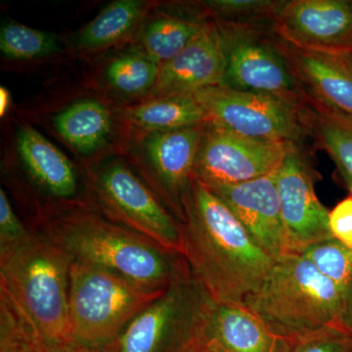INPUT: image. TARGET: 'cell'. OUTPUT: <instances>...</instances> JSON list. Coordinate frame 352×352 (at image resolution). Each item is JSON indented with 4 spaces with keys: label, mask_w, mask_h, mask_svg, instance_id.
Here are the masks:
<instances>
[{
    "label": "cell",
    "mask_w": 352,
    "mask_h": 352,
    "mask_svg": "<svg viewBox=\"0 0 352 352\" xmlns=\"http://www.w3.org/2000/svg\"><path fill=\"white\" fill-rule=\"evenodd\" d=\"M182 223V256L197 281L214 302L244 305L275 259L254 242L226 204L197 178Z\"/></svg>",
    "instance_id": "cell-1"
},
{
    "label": "cell",
    "mask_w": 352,
    "mask_h": 352,
    "mask_svg": "<svg viewBox=\"0 0 352 352\" xmlns=\"http://www.w3.org/2000/svg\"><path fill=\"white\" fill-rule=\"evenodd\" d=\"M36 232L75 263L108 271L146 291H164L191 273L182 254L87 208L55 215Z\"/></svg>",
    "instance_id": "cell-2"
},
{
    "label": "cell",
    "mask_w": 352,
    "mask_h": 352,
    "mask_svg": "<svg viewBox=\"0 0 352 352\" xmlns=\"http://www.w3.org/2000/svg\"><path fill=\"white\" fill-rule=\"evenodd\" d=\"M244 307L284 340L332 327L352 333L346 296L314 263L295 252L275 259Z\"/></svg>",
    "instance_id": "cell-3"
},
{
    "label": "cell",
    "mask_w": 352,
    "mask_h": 352,
    "mask_svg": "<svg viewBox=\"0 0 352 352\" xmlns=\"http://www.w3.org/2000/svg\"><path fill=\"white\" fill-rule=\"evenodd\" d=\"M71 256L41 232L0 256V291L12 300L44 346L71 344Z\"/></svg>",
    "instance_id": "cell-4"
},
{
    "label": "cell",
    "mask_w": 352,
    "mask_h": 352,
    "mask_svg": "<svg viewBox=\"0 0 352 352\" xmlns=\"http://www.w3.org/2000/svg\"><path fill=\"white\" fill-rule=\"evenodd\" d=\"M164 291H146L108 271L73 261L69 291L71 344L105 351Z\"/></svg>",
    "instance_id": "cell-5"
},
{
    "label": "cell",
    "mask_w": 352,
    "mask_h": 352,
    "mask_svg": "<svg viewBox=\"0 0 352 352\" xmlns=\"http://www.w3.org/2000/svg\"><path fill=\"white\" fill-rule=\"evenodd\" d=\"M214 302L192 272L139 314L105 352H200Z\"/></svg>",
    "instance_id": "cell-6"
},
{
    "label": "cell",
    "mask_w": 352,
    "mask_h": 352,
    "mask_svg": "<svg viewBox=\"0 0 352 352\" xmlns=\"http://www.w3.org/2000/svg\"><path fill=\"white\" fill-rule=\"evenodd\" d=\"M217 24L226 53L222 85L270 95L298 110L305 105L307 96L278 48L272 28Z\"/></svg>",
    "instance_id": "cell-7"
},
{
    "label": "cell",
    "mask_w": 352,
    "mask_h": 352,
    "mask_svg": "<svg viewBox=\"0 0 352 352\" xmlns=\"http://www.w3.org/2000/svg\"><path fill=\"white\" fill-rule=\"evenodd\" d=\"M94 187L106 219L182 254V222L129 166L109 164L95 176Z\"/></svg>",
    "instance_id": "cell-8"
},
{
    "label": "cell",
    "mask_w": 352,
    "mask_h": 352,
    "mask_svg": "<svg viewBox=\"0 0 352 352\" xmlns=\"http://www.w3.org/2000/svg\"><path fill=\"white\" fill-rule=\"evenodd\" d=\"M210 122L256 140L305 145L300 110L270 95L215 85L193 94Z\"/></svg>",
    "instance_id": "cell-9"
},
{
    "label": "cell",
    "mask_w": 352,
    "mask_h": 352,
    "mask_svg": "<svg viewBox=\"0 0 352 352\" xmlns=\"http://www.w3.org/2000/svg\"><path fill=\"white\" fill-rule=\"evenodd\" d=\"M291 145L245 138L208 122L197 157L195 178L207 186L258 179L279 168Z\"/></svg>",
    "instance_id": "cell-10"
},
{
    "label": "cell",
    "mask_w": 352,
    "mask_h": 352,
    "mask_svg": "<svg viewBox=\"0 0 352 352\" xmlns=\"http://www.w3.org/2000/svg\"><path fill=\"white\" fill-rule=\"evenodd\" d=\"M287 252L332 239L329 214L315 193V173L303 145L292 144L275 173Z\"/></svg>",
    "instance_id": "cell-11"
},
{
    "label": "cell",
    "mask_w": 352,
    "mask_h": 352,
    "mask_svg": "<svg viewBox=\"0 0 352 352\" xmlns=\"http://www.w3.org/2000/svg\"><path fill=\"white\" fill-rule=\"evenodd\" d=\"M273 32L302 50L352 53V0H285Z\"/></svg>",
    "instance_id": "cell-12"
},
{
    "label": "cell",
    "mask_w": 352,
    "mask_h": 352,
    "mask_svg": "<svg viewBox=\"0 0 352 352\" xmlns=\"http://www.w3.org/2000/svg\"><path fill=\"white\" fill-rule=\"evenodd\" d=\"M207 124L151 132L145 140L146 157L156 182L157 195L180 222L184 219Z\"/></svg>",
    "instance_id": "cell-13"
},
{
    "label": "cell",
    "mask_w": 352,
    "mask_h": 352,
    "mask_svg": "<svg viewBox=\"0 0 352 352\" xmlns=\"http://www.w3.org/2000/svg\"><path fill=\"white\" fill-rule=\"evenodd\" d=\"M226 69V45L221 30L215 21L207 19L189 45L161 66L150 96L193 95L205 88L223 85Z\"/></svg>",
    "instance_id": "cell-14"
},
{
    "label": "cell",
    "mask_w": 352,
    "mask_h": 352,
    "mask_svg": "<svg viewBox=\"0 0 352 352\" xmlns=\"http://www.w3.org/2000/svg\"><path fill=\"white\" fill-rule=\"evenodd\" d=\"M275 173L251 182L208 187L230 208L254 242L276 259L287 254V245Z\"/></svg>",
    "instance_id": "cell-15"
},
{
    "label": "cell",
    "mask_w": 352,
    "mask_h": 352,
    "mask_svg": "<svg viewBox=\"0 0 352 352\" xmlns=\"http://www.w3.org/2000/svg\"><path fill=\"white\" fill-rule=\"evenodd\" d=\"M275 41L307 98L352 119V53L302 50L276 34Z\"/></svg>",
    "instance_id": "cell-16"
},
{
    "label": "cell",
    "mask_w": 352,
    "mask_h": 352,
    "mask_svg": "<svg viewBox=\"0 0 352 352\" xmlns=\"http://www.w3.org/2000/svg\"><path fill=\"white\" fill-rule=\"evenodd\" d=\"M285 342L244 305L214 300L201 331L200 352H280Z\"/></svg>",
    "instance_id": "cell-17"
},
{
    "label": "cell",
    "mask_w": 352,
    "mask_h": 352,
    "mask_svg": "<svg viewBox=\"0 0 352 352\" xmlns=\"http://www.w3.org/2000/svg\"><path fill=\"white\" fill-rule=\"evenodd\" d=\"M17 149L32 182L44 194L62 203L75 199L78 192L75 166L56 146L25 124L18 129Z\"/></svg>",
    "instance_id": "cell-18"
},
{
    "label": "cell",
    "mask_w": 352,
    "mask_h": 352,
    "mask_svg": "<svg viewBox=\"0 0 352 352\" xmlns=\"http://www.w3.org/2000/svg\"><path fill=\"white\" fill-rule=\"evenodd\" d=\"M307 136L328 153L352 194V119L307 99L300 109Z\"/></svg>",
    "instance_id": "cell-19"
},
{
    "label": "cell",
    "mask_w": 352,
    "mask_h": 352,
    "mask_svg": "<svg viewBox=\"0 0 352 352\" xmlns=\"http://www.w3.org/2000/svg\"><path fill=\"white\" fill-rule=\"evenodd\" d=\"M53 124L66 142L85 155L100 148L112 131L108 108L94 99L72 104L55 116Z\"/></svg>",
    "instance_id": "cell-20"
},
{
    "label": "cell",
    "mask_w": 352,
    "mask_h": 352,
    "mask_svg": "<svg viewBox=\"0 0 352 352\" xmlns=\"http://www.w3.org/2000/svg\"><path fill=\"white\" fill-rule=\"evenodd\" d=\"M124 115L134 126L150 132L175 131L210 122L193 95L151 98L127 109Z\"/></svg>",
    "instance_id": "cell-21"
},
{
    "label": "cell",
    "mask_w": 352,
    "mask_h": 352,
    "mask_svg": "<svg viewBox=\"0 0 352 352\" xmlns=\"http://www.w3.org/2000/svg\"><path fill=\"white\" fill-rule=\"evenodd\" d=\"M144 13L138 0H118L106 6L78 34L76 43L83 50H100L129 36Z\"/></svg>",
    "instance_id": "cell-22"
},
{
    "label": "cell",
    "mask_w": 352,
    "mask_h": 352,
    "mask_svg": "<svg viewBox=\"0 0 352 352\" xmlns=\"http://www.w3.org/2000/svg\"><path fill=\"white\" fill-rule=\"evenodd\" d=\"M205 20L162 16L147 24L141 34L146 56L160 66L179 55L201 31Z\"/></svg>",
    "instance_id": "cell-23"
},
{
    "label": "cell",
    "mask_w": 352,
    "mask_h": 352,
    "mask_svg": "<svg viewBox=\"0 0 352 352\" xmlns=\"http://www.w3.org/2000/svg\"><path fill=\"white\" fill-rule=\"evenodd\" d=\"M285 0H207L201 6L217 23L272 28Z\"/></svg>",
    "instance_id": "cell-24"
},
{
    "label": "cell",
    "mask_w": 352,
    "mask_h": 352,
    "mask_svg": "<svg viewBox=\"0 0 352 352\" xmlns=\"http://www.w3.org/2000/svg\"><path fill=\"white\" fill-rule=\"evenodd\" d=\"M160 69L161 66L144 53H126L108 65L106 78L111 87L120 94H144L156 85Z\"/></svg>",
    "instance_id": "cell-25"
},
{
    "label": "cell",
    "mask_w": 352,
    "mask_h": 352,
    "mask_svg": "<svg viewBox=\"0 0 352 352\" xmlns=\"http://www.w3.org/2000/svg\"><path fill=\"white\" fill-rule=\"evenodd\" d=\"M0 51L7 59L24 61L59 52V41L50 32L10 21L0 30Z\"/></svg>",
    "instance_id": "cell-26"
},
{
    "label": "cell",
    "mask_w": 352,
    "mask_h": 352,
    "mask_svg": "<svg viewBox=\"0 0 352 352\" xmlns=\"http://www.w3.org/2000/svg\"><path fill=\"white\" fill-rule=\"evenodd\" d=\"M280 352H352V333L332 327L298 339L286 340Z\"/></svg>",
    "instance_id": "cell-27"
},
{
    "label": "cell",
    "mask_w": 352,
    "mask_h": 352,
    "mask_svg": "<svg viewBox=\"0 0 352 352\" xmlns=\"http://www.w3.org/2000/svg\"><path fill=\"white\" fill-rule=\"evenodd\" d=\"M32 234L31 229L16 214L10 199L0 188V256H6L25 244Z\"/></svg>",
    "instance_id": "cell-28"
},
{
    "label": "cell",
    "mask_w": 352,
    "mask_h": 352,
    "mask_svg": "<svg viewBox=\"0 0 352 352\" xmlns=\"http://www.w3.org/2000/svg\"><path fill=\"white\" fill-rule=\"evenodd\" d=\"M329 226L333 239L352 249V194L330 210Z\"/></svg>",
    "instance_id": "cell-29"
},
{
    "label": "cell",
    "mask_w": 352,
    "mask_h": 352,
    "mask_svg": "<svg viewBox=\"0 0 352 352\" xmlns=\"http://www.w3.org/2000/svg\"><path fill=\"white\" fill-rule=\"evenodd\" d=\"M31 352H105L76 346L74 344H59V346H39Z\"/></svg>",
    "instance_id": "cell-30"
},
{
    "label": "cell",
    "mask_w": 352,
    "mask_h": 352,
    "mask_svg": "<svg viewBox=\"0 0 352 352\" xmlns=\"http://www.w3.org/2000/svg\"><path fill=\"white\" fill-rule=\"evenodd\" d=\"M11 96L7 88L0 87V116L3 117L10 105Z\"/></svg>",
    "instance_id": "cell-31"
}]
</instances>
